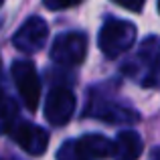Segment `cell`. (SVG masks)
Listing matches in <instances>:
<instances>
[{
  "mask_svg": "<svg viewBox=\"0 0 160 160\" xmlns=\"http://www.w3.org/2000/svg\"><path fill=\"white\" fill-rule=\"evenodd\" d=\"M136 35H138V31L132 22L120 20V18H109L106 20V24L102 27L99 37H98L99 51L108 59H116L132 49Z\"/></svg>",
  "mask_w": 160,
  "mask_h": 160,
  "instance_id": "1",
  "label": "cell"
},
{
  "mask_svg": "<svg viewBox=\"0 0 160 160\" xmlns=\"http://www.w3.org/2000/svg\"><path fill=\"white\" fill-rule=\"evenodd\" d=\"M124 71L134 75V79H138L146 87L156 85V77H158V39L156 37H148L142 43L136 59L130 65H126Z\"/></svg>",
  "mask_w": 160,
  "mask_h": 160,
  "instance_id": "2",
  "label": "cell"
},
{
  "mask_svg": "<svg viewBox=\"0 0 160 160\" xmlns=\"http://www.w3.org/2000/svg\"><path fill=\"white\" fill-rule=\"evenodd\" d=\"M85 55H87V37L77 31L59 35L51 47V59L63 67L81 65Z\"/></svg>",
  "mask_w": 160,
  "mask_h": 160,
  "instance_id": "3",
  "label": "cell"
},
{
  "mask_svg": "<svg viewBox=\"0 0 160 160\" xmlns=\"http://www.w3.org/2000/svg\"><path fill=\"white\" fill-rule=\"evenodd\" d=\"M10 71H12L14 85L18 89L20 98H22V103L27 106V109L35 112L41 98V79L39 73H37V67L31 61H14Z\"/></svg>",
  "mask_w": 160,
  "mask_h": 160,
  "instance_id": "4",
  "label": "cell"
},
{
  "mask_svg": "<svg viewBox=\"0 0 160 160\" xmlns=\"http://www.w3.org/2000/svg\"><path fill=\"white\" fill-rule=\"evenodd\" d=\"M75 113V95L69 87H53L45 102V118L51 126H65Z\"/></svg>",
  "mask_w": 160,
  "mask_h": 160,
  "instance_id": "5",
  "label": "cell"
},
{
  "mask_svg": "<svg viewBox=\"0 0 160 160\" xmlns=\"http://www.w3.org/2000/svg\"><path fill=\"white\" fill-rule=\"evenodd\" d=\"M49 37V27L41 16H31L28 20H24L22 27L14 32L12 37V45L18 49L20 53H37L45 47Z\"/></svg>",
  "mask_w": 160,
  "mask_h": 160,
  "instance_id": "6",
  "label": "cell"
},
{
  "mask_svg": "<svg viewBox=\"0 0 160 160\" xmlns=\"http://www.w3.org/2000/svg\"><path fill=\"white\" fill-rule=\"evenodd\" d=\"M8 134H10L16 144L27 154H31V156H41V154L47 152L49 134H47V130L41 128V126H35V124H31V122L18 120L14 124V128Z\"/></svg>",
  "mask_w": 160,
  "mask_h": 160,
  "instance_id": "7",
  "label": "cell"
},
{
  "mask_svg": "<svg viewBox=\"0 0 160 160\" xmlns=\"http://www.w3.org/2000/svg\"><path fill=\"white\" fill-rule=\"evenodd\" d=\"M142 138L134 130H124L112 142V156L116 160H138L142 154Z\"/></svg>",
  "mask_w": 160,
  "mask_h": 160,
  "instance_id": "8",
  "label": "cell"
},
{
  "mask_svg": "<svg viewBox=\"0 0 160 160\" xmlns=\"http://www.w3.org/2000/svg\"><path fill=\"white\" fill-rule=\"evenodd\" d=\"M83 154L87 158H108L112 156V142L102 134H85L79 140H75Z\"/></svg>",
  "mask_w": 160,
  "mask_h": 160,
  "instance_id": "9",
  "label": "cell"
},
{
  "mask_svg": "<svg viewBox=\"0 0 160 160\" xmlns=\"http://www.w3.org/2000/svg\"><path fill=\"white\" fill-rule=\"evenodd\" d=\"M91 116H98L99 120L112 122V124H130V122L138 120L136 112H132L130 108L116 106V103H98L95 112H91Z\"/></svg>",
  "mask_w": 160,
  "mask_h": 160,
  "instance_id": "10",
  "label": "cell"
},
{
  "mask_svg": "<svg viewBox=\"0 0 160 160\" xmlns=\"http://www.w3.org/2000/svg\"><path fill=\"white\" fill-rule=\"evenodd\" d=\"M18 122V106L14 99L0 95V136L8 134Z\"/></svg>",
  "mask_w": 160,
  "mask_h": 160,
  "instance_id": "11",
  "label": "cell"
},
{
  "mask_svg": "<svg viewBox=\"0 0 160 160\" xmlns=\"http://www.w3.org/2000/svg\"><path fill=\"white\" fill-rule=\"evenodd\" d=\"M57 160H89V158L79 150V146H77V142H75V140H67L65 144L59 148Z\"/></svg>",
  "mask_w": 160,
  "mask_h": 160,
  "instance_id": "12",
  "label": "cell"
},
{
  "mask_svg": "<svg viewBox=\"0 0 160 160\" xmlns=\"http://www.w3.org/2000/svg\"><path fill=\"white\" fill-rule=\"evenodd\" d=\"M79 2H83V0H43V4L49 10H63V8H71Z\"/></svg>",
  "mask_w": 160,
  "mask_h": 160,
  "instance_id": "13",
  "label": "cell"
},
{
  "mask_svg": "<svg viewBox=\"0 0 160 160\" xmlns=\"http://www.w3.org/2000/svg\"><path fill=\"white\" fill-rule=\"evenodd\" d=\"M113 2L124 6V8H128V10H132V12H140L142 8H144L146 0H113Z\"/></svg>",
  "mask_w": 160,
  "mask_h": 160,
  "instance_id": "14",
  "label": "cell"
},
{
  "mask_svg": "<svg viewBox=\"0 0 160 160\" xmlns=\"http://www.w3.org/2000/svg\"><path fill=\"white\" fill-rule=\"evenodd\" d=\"M2 2H4V0H0V6H2Z\"/></svg>",
  "mask_w": 160,
  "mask_h": 160,
  "instance_id": "15",
  "label": "cell"
}]
</instances>
